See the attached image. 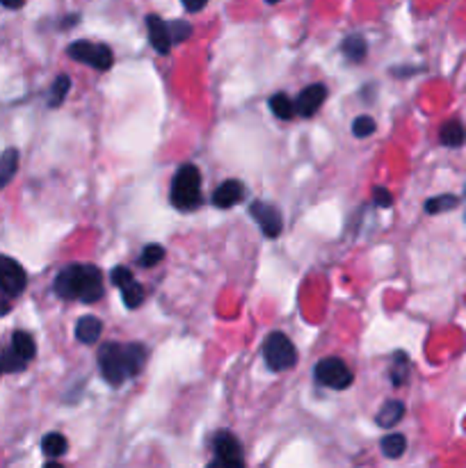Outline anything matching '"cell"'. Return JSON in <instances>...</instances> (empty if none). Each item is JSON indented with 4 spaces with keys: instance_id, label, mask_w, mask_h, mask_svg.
Instances as JSON below:
<instances>
[{
    "instance_id": "6da1fadb",
    "label": "cell",
    "mask_w": 466,
    "mask_h": 468,
    "mask_svg": "<svg viewBox=\"0 0 466 468\" xmlns=\"http://www.w3.org/2000/svg\"><path fill=\"white\" fill-rule=\"evenodd\" d=\"M55 293L62 300L94 304L103 297V275L94 265H69L55 279Z\"/></svg>"
},
{
    "instance_id": "7a4b0ae2",
    "label": "cell",
    "mask_w": 466,
    "mask_h": 468,
    "mask_svg": "<svg viewBox=\"0 0 466 468\" xmlns=\"http://www.w3.org/2000/svg\"><path fill=\"white\" fill-rule=\"evenodd\" d=\"M172 204L178 210H194L201 204V174L194 165H183L172 183Z\"/></svg>"
},
{
    "instance_id": "3957f363",
    "label": "cell",
    "mask_w": 466,
    "mask_h": 468,
    "mask_svg": "<svg viewBox=\"0 0 466 468\" xmlns=\"http://www.w3.org/2000/svg\"><path fill=\"white\" fill-rule=\"evenodd\" d=\"M263 356H265L267 368L274 370V372H281V370H288V368H293V365H295L297 349L293 345V340H290L286 333L274 331V333H270V336L265 338Z\"/></svg>"
},
{
    "instance_id": "277c9868",
    "label": "cell",
    "mask_w": 466,
    "mask_h": 468,
    "mask_svg": "<svg viewBox=\"0 0 466 468\" xmlns=\"http://www.w3.org/2000/svg\"><path fill=\"white\" fill-rule=\"evenodd\" d=\"M69 58L76 60V62H83V64H90L94 69H99V71H108L110 67H113V51H110V46L106 44H92V42H74L69 46Z\"/></svg>"
},
{
    "instance_id": "5b68a950",
    "label": "cell",
    "mask_w": 466,
    "mask_h": 468,
    "mask_svg": "<svg viewBox=\"0 0 466 468\" xmlns=\"http://www.w3.org/2000/svg\"><path fill=\"white\" fill-rule=\"evenodd\" d=\"M315 381L327 388H334V391H343L352 384V370L347 368L343 358L329 356L322 358V361L315 365Z\"/></svg>"
},
{
    "instance_id": "8992f818",
    "label": "cell",
    "mask_w": 466,
    "mask_h": 468,
    "mask_svg": "<svg viewBox=\"0 0 466 468\" xmlns=\"http://www.w3.org/2000/svg\"><path fill=\"white\" fill-rule=\"evenodd\" d=\"M99 365H101V374H103L106 381H110L113 386L124 384V379L128 377L119 343H106V345H101V349H99Z\"/></svg>"
},
{
    "instance_id": "52a82bcc",
    "label": "cell",
    "mask_w": 466,
    "mask_h": 468,
    "mask_svg": "<svg viewBox=\"0 0 466 468\" xmlns=\"http://www.w3.org/2000/svg\"><path fill=\"white\" fill-rule=\"evenodd\" d=\"M213 448H215V464H217V468H244L240 441L235 439L233 434L219 432L215 436V441H213Z\"/></svg>"
},
{
    "instance_id": "ba28073f",
    "label": "cell",
    "mask_w": 466,
    "mask_h": 468,
    "mask_svg": "<svg viewBox=\"0 0 466 468\" xmlns=\"http://www.w3.org/2000/svg\"><path fill=\"white\" fill-rule=\"evenodd\" d=\"M26 284H28L26 270L17 261L0 256V291L10 295V297H17V295L23 293Z\"/></svg>"
},
{
    "instance_id": "9c48e42d",
    "label": "cell",
    "mask_w": 466,
    "mask_h": 468,
    "mask_svg": "<svg viewBox=\"0 0 466 468\" xmlns=\"http://www.w3.org/2000/svg\"><path fill=\"white\" fill-rule=\"evenodd\" d=\"M251 217L256 220V224L260 226V231H263V236L267 238H276L283 229V222H281V213L276 210L274 206L265 204V201H254L249 208Z\"/></svg>"
},
{
    "instance_id": "30bf717a",
    "label": "cell",
    "mask_w": 466,
    "mask_h": 468,
    "mask_svg": "<svg viewBox=\"0 0 466 468\" xmlns=\"http://www.w3.org/2000/svg\"><path fill=\"white\" fill-rule=\"evenodd\" d=\"M327 98V87L325 85H311V87H306V89H302L299 92V96H297V101H295V110L299 112V114H304V116H311V114H315L320 110V105H322V101Z\"/></svg>"
},
{
    "instance_id": "8fae6325",
    "label": "cell",
    "mask_w": 466,
    "mask_h": 468,
    "mask_svg": "<svg viewBox=\"0 0 466 468\" xmlns=\"http://www.w3.org/2000/svg\"><path fill=\"white\" fill-rule=\"evenodd\" d=\"M147 28H149V39H151V46L160 53V55H167L172 51V35H169V26L165 23L160 17L156 14H149L147 17Z\"/></svg>"
},
{
    "instance_id": "7c38bea8",
    "label": "cell",
    "mask_w": 466,
    "mask_h": 468,
    "mask_svg": "<svg viewBox=\"0 0 466 468\" xmlns=\"http://www.w3.org/2000/svg\"><path fill=\"white\" fill-rule=\"evenodd\" d=\"M244 199V185L235 178H228L222 185L217 187L215 194H213V204L217 208H231L235 204H240Z\"/></svg>"
},
{
    "instance_id": "4fadbf2b",
    "label": "cell",
    "mask_w": 466,
    "mask_h": 468,
    "mask_svg": "<svg viewBox=\"0 0 466 468\" xmlns=\"http://www.w3.org/2000/svg\"><path fill=\"white\" fill-rule=\"evenodd\" d=\"M101 331H103V324H101V320L94 315H85L78 320V324H76V338L85 343V345L97 343L101 338Z\"/></svg>"
},
{
    "instance_id": "5bb4252c",
    "label": "cell",
    "mask_w": 466,
    "mask_h": 468,
    "mask_svg": "<svg viewBox=\"0 0 466 468\" xmlns=\"http://www.w3.org/2000/svg\"><path fill=\"white\" fill-rule=\"evenodd\" d=\"M122 352H124V363H126V372H128V377L138 374L142 370V365H144V361H147L144 345H140V343H128V345H122Z\"/></svg>"
},
{
    "instance_id": "9a60e30c",
    "label": "cell",
    "mask_w": 466,
    "mask_h": 468,
    "mask_svg": "<svg viewBox=\"0 0 466 468\" xmlns=\"http://www.w3.org/2000/svg\"><path fill=\"white\" fill-rule=\"evenodd\" d=\"M402 416H405V404H402L400 400H386L384 404H382V409L377 411V425L380 427H393L396 423H400L402 420Z\"/></svg>"
},
{
    "instance_id": "2e32d148",
    "label": "cell",
    "mask_w": 466,
    "mask_h": 468,
    "mask_svg": "<svg viewBox=\"0 0 466 468\" xmlns=\"http://www.w3.org/2000/svg\"><path fill=\"white\" fill-rule=\"evenodd\" d=\"M439 137H441V144H444V146H453V149H457V146H462L466 142V128H464V123L457 121V119L446 121L444 126H441Z\"/></svg>"
},
{
    "instance_id": "e0dca14e",
    "label": "cell",
    "mask_w": 466,
    "mask_h": 468,
    "mask_svg": "<svg viewBox=\"0 0 466 468\" xmlns=\"http://www.w3.org/2000/svg\"><path fill=\"white\" fill-rule=\"evenodd\" d=\"M12 349L23 358V361H30V358L37 354L35 338L30 336L28 331H14V336H12Z\"/></svg>"
},
{
    "instance_id": "ac0fdd59",
    "label": "cell",
    "mask_w": 466,
    "mask_h": 468,
    "mask_svg": "<svg viewBox=\"0 0 466 468\" xmlns=\"http://www.w3.org/2000/svg\"><path fill=\"white\" fill-rule=\"evenodd\" d=\"M17 167H19V151L17 149H10L0 155V190L12 181V176L17 174Z\"/></svg>"
},
{
    "instance_id": "d6986e66",
    "label": "cell",
    "mask_w": 466,
    "mask_h": 468,
    "mask_svg": "<svg viewBox=\"0 0 466 468\" xmlns=\"http://www.w3.org/2000/svg\"><path fill=\"white\" fill-rule=\"evenodd\" d=\"M366 51H368L366 39H363L361 35H350V37L343 39V53L350 62H361L363 58H366Z\"/></svg>"
},
{
    "instance_id": "ffe728a7",
    "label": "cell",
    "mask_w": 466,
    "mask_h": 468,
    "mask_svg": "<svg viewBox=\"0 0 466 468\" xmlns=\"http://www.w3.org/2000/svg\"><path fill=\"white\" fill-rule=\"evenodd\" d=\"M67 448H69V443H67V439H65V436H62L60 432L46 434V436H44V441H42L44 455H49L51 459L62 457V455H65V452H67Z\"/></svg>"
},
{
    "instance_id": "44dd1931",
    "label": "cell",
    "mask_w": 466,
    "mask_h": 468,
    "mask_svg": "<svg viewBox=\"0 0 466 468\" xmlns=\"http://www.w3.org/2000/svg\"><path fill=\"white\" fill-rule=\"evenodd\" d=\"M405 450H407V439L402 434H386L384 439H382V452H384V457L398 459V457L405 455Z\"/></svg>"
},
{
    "instance_id": "7402d4cb",
    "label": "cell",
    "mask_w": 466,
    "mask_h": 468,
    "mask_svg": "<svg viewBox=\"0 0 466 468\" xmlns=\"http://www.w3.org/2000/svg\"><path fill=\"white\" fill-rule=\"evenodd\" d=\"M270 110L274 112V116H279V119H293L297 112L295 103L286 96V94H274L270 98Z\"/></svg>"
},
{
    "instance_id": "603a6c76",
    "label": "cell",
    "mask_w": 466,
    "mask_h": 468,
    "mask_svg": "<svg viewBox=\"0 0 466 468\" xmlns=\"http://www.w3.org/2000/svg\"><path fill=\"white\" fill-rule=\"evenodd\" d=\"M457 204H460V199H457L455 194H439V197L428 199L425 210H428L430 215H437V213H446V210L457 208Z\"/></svg>"
},
{
    "instance_id": "cb8c5ba5",
    "label": "cell",
    "mask_w": 466,
    "mask_h": 468,
    "mask_svg": "<svg viewBox=\"0 0 466 468\" xmlns=\"http://www.w3.org/2000/svg\"><path fill=\"white\" fill-rule=\"evenodd\" d=\"M69 89H71L69 76H58V78H55V83H53V87H51L49 105H51V107H60L62 103H65V98H67Z\"/></svg>"
},
{
    "instance_id": "d4e9b609",
    "label": "cell",
    "mask_w": 466,
    "mask_h": 468,
    "mask_svg": "<svg viewBox=\"0 0 466 468\" xmlns=\"http://www.w3.org/2000/svg\"><path fill=\"white\" fill-rule=\"evenodd\" d=\"M122 297H124V304L128 309H138L142 300H144V288H142L138 281H133L128 288H124L122 291Z\"/></svg>"
},
{
    "instance_id": "484cf974",
    "label": "cell",
    "mask_w": 466,
    "mask_h": 468,
    "mask_svg": "<svg viewBox=\"0 0 466 468\" xmlns=\"http://www.w3.org/2000/svg\"><path fill=\"white\" fill-rule=\"evenodd\" d=\"M396 363H393V370H391V379H393V384L396 386H400V384H405V379H407V374H409V363H407V354L405 352H398L396 356Z\"/></svg>"
},
{
    "instance_id": "4316f807",
    "label": "cell",
    "mask_w": 466,
    "mask_h": 468,
    "mask_svg": "<svg viewBox=\"0 0 466 468\" xmlns=\"http://www.w3.org/2000/svg\"><path fill=\"white\" fill-rule=\"evenodd\" d=\"M375 119L373 116H368V114H361V116H357L354 119V123H352V132L357 137H370L375 132Z\"/></svg>"
},
{
    "instance_id": "83f0119b",
    "label": "cell",
    "mask_w": 466,
    "mask_h": 468,
    "mask_svg": "<svg viewBox=\"0 0 466 468\" xmlns=\"http://www.w3.org/2000/svg\"><path fill=\"white\" fill-rule=\"evenodd\" d=\"M163 259H165V249L160 245H149L144 247V252H142L140 263L144 265V268H153V265H158Z\"/></svg>"
},
{
    "instance_id": "f1b7e54d",
    "label": "cell",
    "mask_w": 466,
    "mask_h": 468,
    "mask_svg": "<svg viewBox=\"0 0 466 468\" xmlns=\"http://www.w3.org/2000/svg\"><path fill=\"white\" fill-rule=\"evenodd\" d=\"M167 26H169V35H172L174 44L185 42V39L192 35V26L188 21H172V23H167Z\"/></svg>"
},
{
    "instance_id": "f546056e",
    "label": "cell",
    "mask_w": 466,
    "mask_h": 468,
    "mask_svg": "<svg viewBox=\"0 0 466 468\" xmlns=\"http://www.w3.org/2000/svg\"><path fill=\"white\" fill-rule=\"evenodd\" d=\"M0 363H3V370L5 372H19L26 368V361L14 352V349H10V352H5L3 358H0Z\"/></svg>"
},
{
    "instance_id": "4dcf8cb0",
    "label": "cell",
    "mask_w": 466,
    "mask_h": 468,
    "mask_svg": "<svg viewBox=\"0 0 466 468\" xmlns=\"http://www.w3.org/2000/svg\"><path fill=\"white\" fill-rule=\"evenodd\" d=\"M110 281L124 291V288H128L133 281H135V277H133V272L128 268H115L113 272H110Z\"/></svg>"
},
{
    "instance_id": "1f68e13d",
    "label": "cell",
    "mask_w": 466,
    "mask_h": 468,
    "mask_svg": "<svg viewBox=\"0 0 466 468\" xmlns=\"http://www.w3.org/2000/svg\"><path fill=\"white\" fill-rule=\"evenodd\" d=\"M373 199H375V204L382 206V208H389L393 204V201H391V192L386 190V187H375V190H373Z\"/></svg>"
},
{
    "instance_id": "d6a6232c",
    "label": "cell",
    "mask_w": 466,
    "mask_h": 468,
    "mask_svg": "<svg viewBox=\"0 0 466 468\" xmlns=\"http://www.w3.org/2000/svg\"><path fill=\"white\" fill-rule=\"evenodd\" d=\"M181 3H183V7H185L188 12L194 14V12H201L203 7H206L208 0H181Z\"/></svg>"
},
{
    "instance_id": "836d02e7",
    "label": "cell",
    "mask_w": 466,
    "mask_h": 468,
    "mask_svg": "<svg viewBox=\"0 0 466 468\" xmlns=\"http://www.w3.org/2000/svg\"><path fill=\"white\" fill-rule=\"evenodd\" d=\"M23 3H26V0H0V5L7 7V10H19Z\"/></svg>"
},
{
    "instance_id": "e575fe53",
    "label": "cell",
    "mask_w": 466,
    "mask_h": 468,
    "mask_svg": "<svg viewBox=\"0 0 466 468\" xmlns=\"http://www.w3.org/2000/svg\"><path fill=\"white\" fill-rule=\"evenodd\" d=\"M10 313V304L7 302H0V315H7Z\"/></svg>"
},
{
    "instance_id": "d590c367",
    "label": "cell",
    "mask_w": 466,
    "mask_h": 468,
    "mask_svg": "<svg viewBox=\"0 0 466 468\" xmlns=\"http://www.w3.org/2000/svg\"><path fill=\"white\" fill-rule=\"evenodd\" d=\"M44 468H65V466H62V464H58V462H49V464H46Z\"/></svg>"
},
{
    "instance_id": "8d00e7d4",
    "label": "cell",
    "mask_w": 466,
    "mask_h": 468,
    "mask_svg": "<svg viewBox=\"0 0 466 468\" xmlns=\"http://www.w3.org/2000/svg\"><path fill=\"white\" fill-rule=\"evenodd\" d=\"M265 3H270V5H274V3H279V0H265Z\"/></svg>"
},
{
    "instance_id": "74e56055",
    "label": "cell",
    "mask_w": 466,
    "mask_h": 468,
    "mask_svg": "<svg viewBox=\"0 0 466 468\" xmlns=\"http://www.w3.org/2000/svg\"><path fill=\"white\" fill-rule=\"evenodd\" d=\"M0 372H3V363H0Z\"/></svg>"
}]
</instances>
